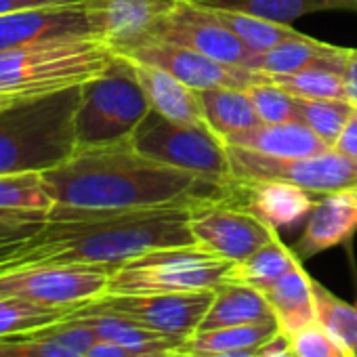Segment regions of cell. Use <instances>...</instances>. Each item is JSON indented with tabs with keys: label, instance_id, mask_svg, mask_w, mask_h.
<instances>
[{
	"label": "cell",
	"instance_id": "obj_1",
	"mask_svg": "<svg viewBox=\"0 0 357 357\" xmlns=\"http://www.w3.org/2000/svg\"><path fill=\"white\" fill-rule=\"evenodd\" d=\"M43 176L55 200L53 211L70 213L196 208L229 200L234 188L141 153L132 137L109 145L76 147L66 162L45 170Z\"/></svg>",
	"mask_w": 357,
	"mask_h": 357
},
{
	"label": "cell",
	"instance_id": "obj_2",
	"mask_svg": "<svg viewBox=\"0 0 357 357\" xmlns=\"http://www.w3.org/2000/svg\"><path fill=\"white\" fill-rule=\"evenodd\" d=\"M192 208L160 206L135 211H53L38 231L0 246V273L40 265L112 267L166 246L194 244Z\"/></svg>",
	"mask_w": 357,
	"mask_h": 357
},
{
	"label": "cell",
	"instance_id": "obj_3",
	"mask_svg": "<svg viewBox=\"0 0 357 357\" xmlns=\"http://www.w3.org/2000/svg\"><path fill=\"white\" fill-rule=\"evenodd\" d=\"M116 53L97 36H70L0 49V107L36 101L101 76Z\"/></svg>",
	"mask_w": 357,
	"mask_h": 357
},
{
	"label": "cell",
	"instance_id": "obj_4",
	"mask_svg": "<svg viewBox=\"0 0 357 357\" xmlns=\"http://www.w3.org/2000/svg\"><path fill=\"white\" fill-rule=\"evenodd\" d=\"M82 86L0 107V174L45 172L76 149L74 116Z\"/></svg>",
	"mask_w": 357,
	"mask_h": 357
},
{
	"label": "cell",
	"instance_id": "obj_5",
	"mask_svg": "<svg viewBox=\"0 0 357 357\" xmlns=\"http://www.w3.org/2000/svg\"><path fill=\"white\" fill-rule=\"evenodd\" d=\"M151 114V105L126 57L116 55L109 68L82 84L74 116L76 147H97L130 139Z\"/></svg>",
	"mask_w": 357,
	"mask_h": 357
},
{
	"label": "cell",
	"instance_id": "obj_6",
	"mask_svg": "<svg viewBox=\"0 0 357 357\" xmlns=\"http://www.w3.org/2000/svg\"><path fill=\"white\" fill-rule=\"evenodd\" d=\"M229 267L231 261L196 242L155 248L118 265L109 275L107 294L215 290L225 282Z\"/></svg>",
	"mask_w": 357,
	"mask_h": 357
},
{
	"label": "cell",
	"instance_id": "obj_7",
	"mask_svg": "<svg viewBox=\"0 0 357 357\" xmlns=\"http://www.w3.org/2000/svg\"><path fill=\"white\" fill-rule=\"evenodd\" d=\"M132 145L164 164L231 188L236 176L227 143L206 124H178L151 112L132 135Z\"/></svg>",
	"mask_w": 357,
	"mask_h": 357
},
{
	"label": "cell",
	"instance_id": "obj_8",
	"mask_svg": "<svg viewBox=\"0 0 357 357\" xmlns=\"http://www.w3.org/2000/svg\"><path fill=\"white\" fill-rule=\"evenodd\" d=\"M112 267L40 265L0 273V296L53 309H80L107 294Z\"/></svg>",
	"mask_w": 357,
	"mask_h": 357
},
{
	"label": "cell",
	"instance_id": "obj_9",
	"mask_svg": "<svg viewBox=\"0 0 357 357\" xmlns=\"http://www.w3.org/2000/svg\"><path fill=\"white\" fill-rule=\"evenodd\" d=\"M227 147L236 178H280L315 196L357 183V160L334 147L305 158H273L242 147Z\"/></svg>",
	"mask_w": 357,
	"mask_h": 357
},
{
	"label": "cell",
	"instance_id": "obj_10",
	"mask_svg": "<svg viewBox=\"0 0 357 357\" xmlns=\"http://www.w3.org/2000/svg\"><path fill=\"white\" fill-rule=\"evenodd\" d=\"M139 40L170 43L213 57L221 63L242 66L248 70L252 57L257 55L248 51L223 24H219L208 9L192 3V0H176L162 17H158L149 26V30Z\"/></svg>",
	"mask_w": 357,
	"mask_h": 357
},
{
	"label": "cell",
	"instance_id": "obj_11",
	"mask_svg": "<svg viewBox=\"0 0 357 357\" xmlns=\"http://www.w3.org/2000/svg\"><path fill=\"white\" fill-rule=\"evenodd\" d=\"M114 53L128 57L132 61L158 66L194 91L221 89V86L250 89L252 84L269 80V76L263 72L248 70L242 66L221 63L192 49H183L170 43H162V40H139Z\"/></svg>",
	"mask_w": 357,
	"mask_h": 357
},
{
	"label": "cell",
	"instance_id": "obj_12",
	"mask_svg": "<svg viewBox=\"0 0 357 357\" xmlns=\"http://www.w3.org/2000/svg\"><path fill=\"white\" fill-rule=\"evenodd\" d=\"M93 303L101 309L124 315L162 336L185 342L192 334L198 332L213 303V290L162 294H105Z\"/></svg>",
	"mask_w": 357,
	"mask_h": 357
},
{
	"label": "cell",
	"instance_id": "obj_13",
	"mask_svg": "<svg viewBox=\"0 0 357 357\" xmlns=\"http://www.w3.org/2000/svg\"><path fill=\"white\" fill-rule=\"evenodd\" d=\"M190 229L196 244L231 263L244 261L278 236V229L231 200L192 208Z\"/></svg>",
	"mask_w": 357,
	"mask_h": 357
},
{
	"label": "cell",
	"instance_id": "obj_14",
	"mask_svg": "<svg viewBox=\"0 0 357 357\" xmlns=\"http://www.w3.org/2000/svg\"><path fill=\"white\" fill-rule=\"evenodd\" d=\"M70 36L99 38L84 0L28 7L0 15V49Z\"/></svg>",
	"mask_w": 357,
	"mask_h": 357
},
{
	"label": "cell",
	"instance_id": "obj_15",
	"mask_svg": "<svg viewBox=\"0 0 357 357\" xmlns=\"http://www.w3.org/2000/svg\"><path fill=\"white\" fill-rule=\"evenodd\" d=\"M317 198L319 196L280 178H236L229 200L280 231L307 219Z\"/></svg>",
	"mask_w": 357,
	"mask_h": 357
},
{
	"label": "cell",
	"instance_id": "obj_16",
	"mask_svg": "<svg viewBox=\"0 0 357 357\" xmlns=\"http://www.w3.org/2000/svg\"><path fill=\"white\" fill-rule=\"evenodd\" d=\"M357 231V183L319 196L305 229L294 244L296 257L307 259L321 255L334 246L349 244Z\"/></svg>",
	"mask_w": 357,
	"mask_h": 357
},
{
	"label": "cell",
	"instance_id": "obj_17",
	"mask_svg": "<svg viewBox=\"0 0 357 357\" xmlns=\"http://www.w3.org/2000/svg\"><path fill=\"white\" fill-rule=\"evenodd\" d=\"M95 342V332L68 315L61 321L3 334L0 357H84Z\"/></svg>",
	"mask_w": 357,
	"mask_h": 357
},
{
	"label": "cell",
	"instance_id": "obj_18",
	"mask_svg": "<svg viewBox=\"0 0 357 357\" xmlns=\"http://www.w3.org/2000/svg\"><path fill=\"white\" fill-rule=\"evenodd\" d=\"M176 0H84L99 38L114 51L137 43Z\"/></svg>",
	"mask_w": 357,
	"mask_h": 357
},
{
	"label": "cell",
	"instance_id": "obj_19",
	"mask_svg": "<svg viewBox=\"0 0 357 357\" xmlns=\"http://www.w3.org/2000/svg\"><path fill=\"white\" fill-rule=\"evenodd\" d=\"M70 317L84 321L95 332L97 340H109V342L122 344L126 349H132L137 353L151 355V357H170L178 347L183 344V340L162 336L124 315L101 309L95 303H89V305L72 311Z\"/></svg>",
	"mask_w": 357,
	"mask_h": 357
},
{
	"label": "cell",
	"instance_id": "obj_20",
	"mask_svg": "<svg viewBox=\"0 0 357 357\" xmlns=\"http://www.w3.org/2000/svg\"><path fill=\"white\" fill-rule=\"evenodd\" d=\"M128 61L132 66L137 82L141 84L151 105V112L178 124H206L194 89H190L181 80H176L172 74L164 72L158 66H149V63H141L132 59Z\"/></svg>",
	"mask_w": 357,
	"mask_h": 357
},
{
	"label": "cell",
	"instance_id": "obj_21",
	"mask_svg": "<svg viewBox=\"0 0 357 357\" xmlns=\"http://www.w3.org/2000/svg\"><path fill=\"white\" fill-rule=\"evenodd\" d=\"M351 49L321 43L313 36L301 34L286 43L271 47L265 53H257L250 61V70L263 72L267 76H282L301 72L305 68H334L344 74Z\"/></svg>",
	"mask_w": 357,
	"mask_h": 357
},
{
	"label": "cell",
	"instance_id": "obj_22",
	"mask_svg": "<svg viewBox=\"0 0 357 357\" xmlns=\"http://www.w3.org/2000/svg\"><path fill=\"white\" fill-rule=\"evenodd\" d=\"M225 143L273 158H305L332 149L303 122L259 124L246 132L225 139Z\"/></svg>",
	"mask_w": 357,
	"mask_h": 357
},
{
	"label": "cell",
	"instance_id": "obj_23",
	"mask_svg": "<svg viewBox=\"0 0 357 357\" xmlns=\"http://www.w3.org/2000/svg\"><path fill=\"white\" fill-rule=\"evenodd\" d=\"M265 298L286 336L307 328L315 321V290L313 278L305 271L303 263L267 288Z\"/></svg>",
	"mask_w": 357,
	"mask_h": 357
},
{
	"label": "cell",
	"instance_id": "obj_24",
	"mask_svg": "<svg viewBox=\"0 0 357 357\" xmlns=\"http://www.w3.org/2000/svg\"><path fill=\"white\" fill-rule=\"evenodd\" d=\"M275 317L265 294L252 286L223 282L213 290V303L198 328V332L204 330H217L227 326H240L261 319Z\"/></svg>",
	"mask_w": 357,
	"mask_h": 357
},
{
	"label": "cell",
	"instance_id": "obj_25",
	"mask_svg": "<svg viewBox=\"0 0 357 357\" xmlns=\"http://www.w3.org/2000/svg\"><path fill=\"white\" fill-rule=\"evenodd\" d=\"M196 95L204 114V122L223 141L263 124L252 105L248 89L221 86V89L196 91Z\"/></svg>",
	"mask_w": 357,
	"mask_h": 357
},
{
	"label": "cell",
	"instance_id": "obj_26",
	"mask_svg": "<svg viewBox=\"0 0 357 357\" xmlns=\"http://www.w3.org/2000/svg\"><path fill=\"white\" fill-rule=\"evenodd\" d=\"M208 9L238 11L278 24H290L298 17L321 11H357L355 0H192Z\"/></svg>",
	"mask_w": 357,
	"mask_h": 357
},
{
	"label": "cell",
	"instance_id": "obj_27",
	"mask_svg": "<svg viewBox=\"0 0 357 357\" xmlns=\"http://www.w3.org/2000/svg\"><path fill=\"white\" fill-rule=\"evenodd\" d=\"M301 263L303 261L296 257V252L292 248H288L280 240V236H275L271 242H267L265 246L255 250L244 261L231 263V267L225 275V282L252 286V288L265 292L267 288H271L278 280H282L288 271H292Z\"/></svg>",
	"mask_w": 357,
	"mask_h": 357
},
{
	"label": "cell",
	"instance_id": "obj_28",
	"mask_svg": "<svg viewBox=\"0 0 357 357\" xmlns=\"http://www.w3.org/2000/svg\"><path fill=\"white\" fill-rule=\"evenodd\" d=\"M55 200L38 170L0 174V213L49 219Z\"/></svg>",
	"mask_w": 357,
	"mask_h": 357
},
{
	"label": "cell",
	"instance_id": "obj_29",
	"mask_svg": "<svg viewBox=\"0 0 357 357\" xmlns=\"http://www.w3.org/2000/svg\"><path fill=\"white\" fill-rule=\"evenodd\" d=\"M208 11L252 53H265L280 43L301 36V32H296L290 24H278L238 11H221V9H208Z\"/></svg>",
	"mask_w": 357,
	"mask_h": 357
},
{
	"label": "cell",
	"instance_id": "obj_30",
	"mask_svg": "<svg viewBox=\"0 0 357 357\" xmlns=\"http://www.w3.org/2000/svg\"><path fill=\"white\" fill-rule=\"evenodd\" d=\"M280 324L275 317L240 324V326H227L217 330H204L192 334L178 349L190 351H227V349H248L269 342L280 334Z\"/></svg>",
	"mask_w": 357,
	"mask_h": 357
},
{
	"label": "cell",
	"instance_id": "obj_31",
	"mask_svg": "<svg viewBox=\"0 0 357 357\" xmlns=\"http://www.w3.org/2000/svg\"><path fill=\"white\" fill-rule=\"evenodd\" d=\"M315 290V321L334 336L347 351L355 355L357 347V305H351L336 294H332L326 286L313 280Z\"/></svg>",
	"mask_w": 357,
	"mask_h": 357
},
{
	"label": "cell",
	"instance_id": "obj_32",
	"mask_svg": "<svg viewBox=\"0 0 357 357\" xmlns=\"http://www.w3.org/2000/svg\"><path fill=\"white\" fill-rule=\"evenodd\" d=\"M298 99V122L309 126L328 147H334L355 105L344 99Z\"/></svg>",
	"mask_w": 357,
	"mask_h": 357
},
{
	"label": "cell",
	"instance_id": "obj_33",
	"mask_svg": "<svg viewBox=\"0 0 357 357\" xmlns=\"http://www.w3.org/2000/svg\"><path fill=\"white\" fill-rule=\"evenodd\" d=\"M271 82L286 89L294 97L301 99H344L347 101V86L344 74L334 68H305L301 72L269 76Z\"/></svg>",
	"mask_w": 357,
	"mask_h": 357
},
{
	"label": "cell",
	"instance_id": "obj_34",
	"mask_svg": "<svg viewBox=\"0 0 357 357\" xmlns=\"http://www.w3.org/2000/svg\"><path fill=\"white\" fill-rule=\"evenodd\" d=\"M252 105L263 124H286L298 122V99L286 89L271 82H259L248 89Z\"/></svg>",
	"mask_w": 357,
	"mask_h": 357
},
{
	"label": "cell",
	"instance_id": "obj_35",
	"mask_svg": "<svg viewBox=\"0 0 357 357\" xmlns=\"http://www.w3.org/2000/svg\"><path fill=\"white\" fill-rule=\"evenodd\" d=\"M72 311L76 309H53V307H40L34 303L0 296V336L17 332V330H26V328H34V326L61 321Z\"/></svg>",
	"mask_w": 357,
	"mask_h": 357
},
{
	"label": "cell",
	"instance_id": "obj_36",
	"mask_svg": "<svg viewBox=\"0 0 357 357\" xmlns=\"http://www.w3.org/2000/svg\"><path fill=\"white\" fill-rule=\"evenodd\" d=\"M290 344L298 357H355L334 336H330L317 321L294 332L290 336Z\"/></svg>",
	"mask_w": 357,
	"mask_h": 357
},
{
	"label": "cell",
	"instance_id": "obj_37",
	"mask_svg": "<svg viewBox=\"0 0 357 357\" xmlns=\"http://www.w3.org/2000/svg\"><path fill=\"white\" fill-rule=\"evenodd\" d=\"M47 219H34L24 215H11V213H0V246L11 244L17 240H24L38 231Z\"/></svg>",
	"mask_w": 357,
	"mask_h": 357
},
{
	"label": "cell",
	"instance_id": "obj_38",
	"mask_svg": "<svg viewBox=\"0 0 357 357\" xmlns=\"http://www.w3.org/2000/svg\"><path fill=\"white\" fill-rule=\"evenodd\" d=\"M269 342L248 349H227V351H190V349H176L174 353H181L188 357H263Z\"/></svg>",
	"mask_w": 357,
	"mask_h": 357
},
{
	"label": "cell",
	"instance_id": "obj_39",
	"mask_svg": "<svg viewBox=\"0 0 357 357\" xmlns=\"http://www.w3.org/2000/svg\"><path fill=\"white\" fill-rule=\"evenodd\" d=\"M84 357H151V355H143V353H137L132 349H126L122 344H116V342H109V340H97Z\"/></svg>",
	"mask_w": 357,
	"mask_h": 357
},
{
	"label": "cell",
	"instance_id": "obj_40",
	"mask_svg": "<svg viewBox=\"0 0 357 357\" xmlns=\"http://www.w3.org/2000/svg\"><path fill=\"white\" fill-rule=\"evenodd\" d=\"M334 149H338L340 153H344V155L357 160V109H355V114L351 116V120L347 122L344 130L340 132V137H338Z\"/></svg>",
	"mask_w": 357,
	"mask_h": 357
},
{
	"label": "cell",
	"instance_id": "obj_41",
	"mask_svg": "<svg viewBox=\"0 0 357 357\" xmlns=\"http://www.w3.org/2000/svg\"><path fill=\"white\" fill-rule=\"evenodd\" d=\"M344 86H347V101L357 107V49H351L347 68H344Z\"/></svg>",
	"mask_w": 357,
	"mask_h": 357
},
{
	"label": "cell",
	"instance_id": "obj_42",
	"mask_svg": "<svg viewBox=\"0 0 357 357\" xmlns=\"http://www.w3.org/2000/svg\"><path fill=\"white\" fill-rule=\"evenodd\" d=\"M59 3H78V0H0V15L28 9V7H43V5H59Z\"/></svg>",
	"mask_w": 357,
	"mask_h": 357
},
{
	"label": "cell",
	"instance_id": "obj_43",
	"mask_svg": "<svg viewBox=\"0 0 357 357\" xmlns=\"http://www.w3.org/2000/svg\"><path fill=\"white\" fill-rule=\"evenodd\" d=\"M170 357H188V355H181V353H172Z\"/></svg>",
	"mask_w": 357,
	"mask_h": 357
},
{
	"label": "cell",
	"instance_id": "obj_44",
	"mask_svg": "<svg viewBox=\"0 0 357 357\" xmlns=\"http://www.w3.org/2000/svg\"><path fill=\"white\" fill-rule=\"evenodd\" d=\"M355 357H357V347H355Z\"/></svg>",
	"mask_w": 357,
	"mask_h": 357
},
{
	"label": "cell",
	"instance_id": "obj_45",
	"mask_svg": "<svg viewBox=\"0 0 357 357\" xmlns=\"http://www.w3.org/2000/svg\"><path fill=\"white\" fill-rule=\"evenodd\" d=\"M355 3H357V0H355Z\"/></svg>",
	"mask_w": 357,
	"mask_h": 357
}]
</instances>
